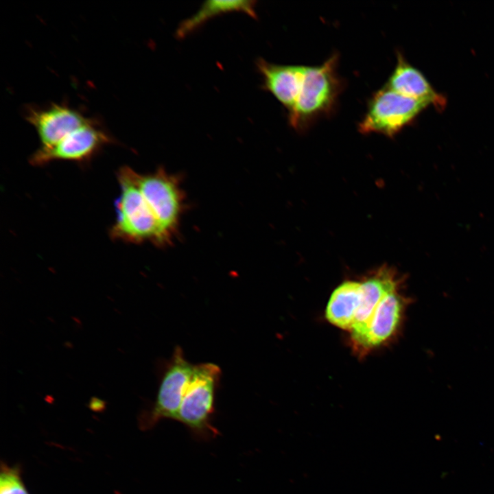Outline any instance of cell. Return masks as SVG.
Listing matches in <instances>:
<instances>
[{
  "instance_id": "cell-1",
  "label": "cell",
  "mask_w": 494,
  "mask_h": 494,
  "mask_svg": "<svg viewBox=\"0 0 494 494\" xmlns=\"http://www.w3.org/2000/svg\"><path fill=\"white\" fill-rule=\"evenodd\" d=\"M338 57L334 54L320 65L305 66L296 102L288 112L290 124L296 130H304L334 111L344 88L337 71Z\"/></svg>"
},
{
  "instance_id": "cell-2",
  "label": "cell",
  "mask_w": 494,
  "mask_h": 494,
  "mask_svg": "<svg viewBox=\"0 0 494 494\" xmlns=\"http://www.w3.org/2000/svg\"><path fill=\"white\" fill-rule=\"evenodd\" d=\"M222 372L211 362L195 364L175 421L183 424L192 436L209 440L218 435L213 424L215 397Z\"/></svg>"
},
{
  "instance_id": "cell-3",
  "label": "cell",
  "mask_w": 494,
  "mask_h": 494,
  "mask_svg": "<svg viewBox=\"0 0 494 494\" xmlns=\"http://www.w3.org/2000/svg\"><path fill=\"white\" fill-rule=\"evenodd\" d=\"M121 194L116 202L117 217L110 231L115 240L130 243L152 242L162 244L157 220L132 176V169L117 172Z\"/></svg>"
},
{
  "instance_id": "cell-4",
  "label": "cell",
  "mask_w": 494,
  "mask_h": 494,
  "mask_svg": "<svg viewBox=\"0 0 494 494\" xmlns=\"http://www.w3.org/2000/svg\"><path fill=\"white\" fill-rule=\"evenodd\" d=\"M430 104L399 94L387 86L375 92L358 125L362 134L392 137L409 125Z\"/></svg>"
},
{
  "instance_id": "cell-5",
  "label": "cell",
  "mask_w": 494,
  "mask_h": 494,
  "mask_svg": "<svg viewBox=\"0 0 494 494\" xmlns=\"http://www.w3.org/2000/svg\"><path fill=\"white\" fill-rule=\"evenodd\" d=\"M194 366L185 358L182 348L176 346L170 359L161 367L155 400L141 417L143 427L150 428L162 419L176 420Z\"/></svg>"
},
{
  "instance_id": "cell-6",
  "label": "cell",
  "mask_w": 494,
  "mask_h": 494,
  "mask_svg": "<svg viewBox=\"0 0 494 494\" xmlns=\"http://www.w3.org/2000/svg\"><path fill=\"white\" fill-rule=\"evenodd\" d=\"M132 176L157 220L162 243L169 242L181 212V191L177 180L162 169L148 174L132 169Z\"/></svg>"
},
{
  "instance_id": "cell-7",
  "label": "cell",
  "mask_w": 494,
  "mask_h": 494,
  "mask_svg": "<svg viewBox=\"0 0 494 494\" xmlns=\"http://www.w3.org/2000/svg\"><path fill=\"white\" fill-rule=\"evenodd\" d=\"M402 288L386 295L375 309L364 331L350 338L353 351L364 357L373 349L393 340L403 324L406 308L411 299L403 294Z\"/></svg>"
},
{
  "instance_id": "cell-8",
  "label": "cell",
  "mask_w": 494,
  "mask_h": 494,
  "mask_svg": "<svg viewBox=\"0 0 494 494\" xmlns=\"http://www.w3.org/2000/svg\"><path fill=\"white\" fill-rule=\"evenodd\" d=\"M113 142V138L92 120L55 145L48 148L40 147L32 155L30 162L32 165L38 166L54 161L86 162L105 145Z\"/></svg>"
},
{
  "instance_id": "cell-9",
  "label": "cell",
  "mask_w": 494,
  "mask_h": 494,
  "mask_svg": "<svg viewBox=\"0 0 494 494\" xmlns=\"http://www.w3.org/2000/svg\"><path fill=\"white\" fill-rule=\"evenodd\" d=\"M25 117L34 127L43 148L55 145L93 120L79 110L60 104H52L45 108H28Z\"/></svg>"
},
{
  "instance_id": "cell-10",
  "label": "cell",
  "mask_w": 494,
  "mask_h": 494,
  "mask_svg": "<svg viewBox=\"0 0 494 494\" xmlns=\"http://www.w3.org/2000/svg\"><path fill=\"white\" fill-rule=\"evenodd\" d=\"M404 281L395 268L388 265L372 270L360 280V305L350 338L364 331L381 301L391 291L403 287Z\"/></svg>"
},
{
  "instance_id": "cell-11",
  "label": "cell",
  "mask_w": 494,
  "mask_h": 494,
  "mask_svg": "<svg viewBox=\"0 0 494 494\" xmlns=\"http://www.w3.org/2000/svg\"><path fill=\"white\" fill-rule=\"evenodd\" d=\"M257 66L263 87L290 112L298 96L305 66L277 64L263 59H259Z\"/></svg>"
},
{
  "instance_id": "cell-12",
  "label": "cell",
  "mask_w": 494,
  "mask_h": 494,
  "mask_svg": "<svg viewBox=\"0 0 494 494\" xmlns=\"http://www.w3.org/2000/svg\"><path fill=\"white\" fill-rule=\"evenodd\" d=\"M397 55L396 66L385 86L399 94L427 102L443 110L445 97L434 91L423 74L410 64L400 52Z\"/></svg>"
},
{
  "instance_id": "cell-13",
  "label": "cell",
  "mask_w": 494,
  "mask_h": 494,
  "mask_svg": "<svg viewBox=\"0 0 494 494\" xmlns=\"http://www.w3.org/2000/svg\"><path fill=\"white\" fill-rule=\"evenodd\" d=\"M360 280H346L331 294L325 310L327 320L336 327L351 331L360 305Z\"/></svg>"
},
{
  "instance_id": "cell-14",
  "label": "cell",
  "mask_w": 494,
  "mask_h": 494,
  "mask_svg": "<svg viewBox=\"0 0 494 494\" xmlns=\"http://www.w3.org/2000/svg\"><path fill=\"white\" fill-rule=\"evenodd\" d=\"M255 3L256 1L252 0L207 1L195 14L180 23L176 30V35L180 38L184 37L206 21L223 13L243 12L256 18Z\"/></svg>"
},
{
  "instance_id": "cell-15",
  "label": "cell",
  "mask_w": 494,
  "mask_h": 494,
  "mask_svg": "<svg viewBox=\"0 0 494 494\" xmlns=\"http://www.w3.org/2000/svg\"><path fill=\"white\" fill-rule=\"evenodd\" d=\"M0 494H28L16 473L3 471L0 477Z\"/></svg>"
}]
</instances>
